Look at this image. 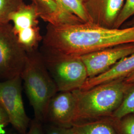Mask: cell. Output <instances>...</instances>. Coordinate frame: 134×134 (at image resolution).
I'll return each instance as SVG.
<instances>
[{
  "label": "cell",
  "instance_id": "cell-1",
  "mask_svg": "<svg viewBox=\"0 0 134 134\" xmlns=\"http://www.w3.org/2000/svg\"><path fill=\"white\" fill-rule=\"evenodd\" d=\"M41 50L79 57L118 45L134 43V26L108 28L91 22L48 24Z\"/></svg>",
  "mask_w": 134,
  "mask_h": 134
},
{
  "label": "cell",
  "instance_id": "cell-2",
  "mask_svg": "<svg viewBox=\"0 0 134 134\" xmlns=\"http://www.w3.org/2000/svg\"><path fill=\"white\" fill-rule=\"evenodd\" d=\"M134 85L122 78L88 90L73 91L77 98L75 123L81 120H92L112 114Z\"/></svg>",
  "mask_w": 134,
  "mask_h": 134
},
{
  "label": "cell",
  "instance_id": "cell-3",
  "mask_svg": "<svg viewBox=\"0 0 134 134\" xmlns=\"http://www.w3.org/2000/svg\"><path fill=\"white\" fill-rule=\"evenodd\" d=\"M20 77L34 110V118L44 123L46 121L49 103L58 91L38 49L27 52L26 62Z\"/></svg>",
  "mask_w": 134,
  "mask_h": 134
},
{
  "label": "cell",
  "instance_id": "cell-4",
  "mask_svg": "<svg viewBox=\"0 0 134 134\" xmlns=\"http://www.w3.org/2000/svg\"><path fill=\"white\" fill-rule=\"evenodd\" d=\"M40 51L58 91L81 89L88 76L86 67L80 58Z\"/></svg>",
  "mask_w": 134,
  "mask_h": 134
},
{
  "label": "cell",
  "instance_id": "cell-5",
  "mask_svg": "<svg viewBox=\"0 0 134 134\" xmlns=\"http://www.w3.org/2000/svg\"><path fill=\"white\" fill-rule=\"evenodd\" d=\"M27 52L19 44L10 23L0 25V81L20 76Z\"/></svg>",
  "mask_w": 134,
  "mask_h": 134
},
{
  "label": "cell",
  "instance_id": "cell-6",
  "mask_svg": "<svg viewBox=\"0 0 134 134\" xmlns=\"http://www.w3.org/2000/svg\"><path fill=\"white\" fill-rule=\"evenodd\" d=\"M0 104L10 120V124L20 134H25L31 120L24 108L20 76L0 81Z\"/></svg>",
  "mask_w": 134,
  "mask_h": 134
},
{
  "label": "cell",
  "instance_id": "cell-7",
  "mask_svg": "<svg viewBox=\"0 0 134 134\" xmlns=\"http://www.w3.org/2000/svg\"><path fill=\"white\" fill-rule=\"evenodd\" d=\"M38 12L32 4H24L10 16V22L18 41L26 52L38 49L43 36L39 26Z\"/></svg>",
  "mask_w": 134,
  "mask_h": 134
},
{
  "label": "cell",
  "instance_id": "cell-8",
  "mask_svg": "<svg viewBox=\"0 0 134 134\" xmlns=\"http://www.w3.org/2000/svg\"><path fill=\"white\" fill-rule=\"evenodd\" d=\"M134 53V43L116 46L84 55L79 57L86 67L88 78L108 70L122 58Z\"/></svg>",
  "mask_w": 134,
  "mask_h": 134
},
{
  "label": "cell",
  "instance_id": "cell-9",
  "mask_svg": "<svg viewBox=\"0 0 134 134\" xmlns=\"http://www.w3.org/2000/svg\"><path fill=\"white\" fill-rule=\"evenodd\" d=\"M76 113L77 98L74 91H58L49 103L46 121L57 126L72 127Z\"/></svg>",
  "mask_w": 134,
  "mask_h": 134
},
{
  "label": "cell",
  "instance_id": "cell-10",
  "mask_svg": "<svg viewBox=\"0 0 134 134\" xmlns=\"http://www.w3.org/2000/svg\"><path fill=\"white\" fill-rule=\"evenodd\" d=\"M124 0H86L85 8L91 23L113 28Z\"/></svg>",
  "mask_w": 134,
  "mask_h": 134
},
{
  "label": "cell",
  "instance_id": "cell-11",
  "mask_svg": "<svg viewBox=\"0 0 134 134\" xmlns=\"http://www.w3.org/2000/svg\"><path fill=\"white\" fill-rule=\"evenodd\" d=\"M39 18L51 24H75L82 21L77 16L62 9L55 0H31Z\"/></svg>",
  "mask_w": 134,
  "mask_h": 134
},
{
  "label": "cell",
  "instance_id": "cell-12",
  "mask_svg": "<svg viewBox=\"0 0 134 134\" xmlns=\"http://www.w3.org/2000/svg\"><path fill=\"white\" fill-rule=\"evenodd\" d=\"M134 71V53L122 58L105 72L88 78L81 90H86L97 85L117 79L125 78Z\"/></svg>",
  "mask_w": 134,
  "mask_h": 134
},
{
  "label": "cell",
  "instance_id": "cell-13",
  "mask_svg": "<svg viewBox=\"0 0 134 134\" xmlns=\"http://www.w3.org/2000/svg\"><path fill=\"white\" fill-rule=\"evenodd\" d=\"M72 127L75 134H116L112 126L102 120L79 122Z\"/></svg>",
  "mask_w": 134,
  "mask_h": 134
},
{
  "label": "cell",
  "instance_id": "cell-14",
  "mask_svg": "<svg viewBox=\"0 0 134 134\" xmlns=\"http://www.w3.org/2000/svg\"><path fill=\"white\" fill-rule=\"evenodd\" d=\"M64 10L77 16L84 23L90 22L85 8L86 0H55Z\"/></svg>",
  "mask_w": 134,
  "mask_h": 134
},
{
  "label": "cell",
  "instance_id": "cell-15",
  "mask_svg": "<svg viewBox=\"0 0 134 134\" xmlns=\"http://www.w3.org/2000/svg\"><path fill=\"white\" fill-rule=\"evenodd\" d=\"M134 113V85L125 94L118 108L112 114L117 119H122L127 116Z\"/></svg>",
  "mask_w": 134,
  "mask_h": 134
},
{
  "label": "cell",
  "instance_id": "cell-16",
  "mask_svg": "<svg viewBox=\"0 0 134 134\" xmlns=\"http://www.w3.org/2000/svg\"><path fill=\"white\" fill-rule=\"evenodd\" d=\"M24 4V0H0V25L10 23L11 14Z\"/></svg>",
  "mask_w": 134,
  "mask_h": 134
},
{
  "label": "cell",
  "instance_id": "cell-17",
  "mask_svg": "<svg viewBox=\"0 0 134 134\" xmlns=\"http://www.w3.org/2000/svg\"><path fill=\"white\" fill-rule=\"evenodd\" d=\"M134 16V0H124L122 8L120 11L114 25L113 28L119 29L130 19Z\"/></svg>",
  "mask_w": 134,
  "mask_h": 134
},
{
  "label": "cell",
  "instance_id": "cell-18",
  "mask_svg": "<svg viewBox=\"0 0 134 134\" xmlns=\"http://www.w3.org/2000/svg\"><path fill=\"white\" fill-rule=\"evenodd\" d=\"M120 129L123 134H134V116L128 115L123 118Z\"/></svg>",
  "mask_w": 134,
  "mask_h": 134
},
{
  "label": "cell",
  "instance_id": "cell-19",
  "mask_svg": "<svg viewBox=\"0 0 134 134\" xmlns=\"http://www.w3.org/2000/svg\"><path fill=\"white\" fill-rule=\"evenodd\" d=\"M45 134H75L73 127H62L50 124Z\"/></svg>",
  "mask_w": 134,
  "mask_h": 134
},
{
  "label": "cell",
  "instance_id": "cell-20",
  "mask_svg": "<svg viewBox=\"0 0 134 134\" xmlns=\"http://www.w3.org/2000/svg\"><path fill=\"white\" fill-rule=\"evenodd\" d=\"M43 122L34 118L31 120L29 130L25 134H45L43 129Z\"/></svg>",
  "mask_w": 134,
  "mask_h": 134
},
{
  "label": "cell",
  "instance_id": "cell-21",
  "mask_svg": "<svg viewBox=\"0 0 134 134\" xmlns=\"http://www.w3.org/2000/svg\"><path fill=\"white\" fill-rule=\"evenodd\" d=\"M9 124L10 120L6 112L0 104V134L5 133V129Z\"/></svg>",
  "mask_w": 134,
  "mask_h": 134
},
{
  "label": "cell",
  "instance_id": "cell-22",
  "mask_svg": "<svg viewBox=\"0 0 134 134\" xmlns=\"http://www.w3.org/2000/svg\"><path fill=\"white\" fill-rule=\"evenodd\" d=\"M125 81L129 83H134V71L124 78Z\"/></svg>",
  "mask_w": 134,
  "mask_h": 134
},
{
  "label": "cell",
  "instance_id": "cell-23",
  "mask_svg": "<svg viewBox=\"0 0 134 134\" xmlns=\"http://www.w3.org/2000/svg\"><path fill=\"white\" fill-rule=\"evenodd\" d=\"M122 26H123V27L134 26V16L127 20Z\"/></svg>",
  "mask_w": 134,
  "mask_h": 134
},
{
  "label": "cell",
  "instance_id": "cell-24",
  "mask_svg": "<svg viewBox=\"0 0 134 134\" xmlns=\"http://www.w3.org/2000/svg\"></svg>",
  "mask_w": 134,
  "mask_h": 134
}]
</instances>
